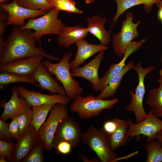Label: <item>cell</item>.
<instances>
[{
	"instance_id": "1",
	"label": "cell",
	"mask_w": 162,
	"mask_h": 162,
	"mask_svg": "<svg viewBox=\"0 0 162 162\" xmlns=\"http://www.w3.org/2000/svg\"><path fill=\"white\" fill-rule=\"evenodd\" d=\"M37 40L32 30L21 29L14 25L8 38L0 44V66L38 55L51 61L61 60L60 58L48 53L42 47L36 46Z\"/></svg>"
},
{
	"instance_id": "2",
	"label": "cell",
	"mask_w": 162,
	"mask_h": 162,
	"mask_svg": "<svg viewBox=\"0 0 162 162\" xmlns=\"http://www.w3.org/2000/svg\"><path fill=\"white\" fill-rule=\"evenodd\" d=\"M72 55L71 52L65 53L61 60L56 63L48 60L42 61L43 64L50 73L55 75L56 80L61 83L66 95L70 100L80 95L83 91L80 82L73 79L70 71V60Z\"/></svg>"
},
{
	"instance_id": "3",
	"label": "cell",
	"mask_w": 162,
	"mask_h": 162,
	"mask_svg": "<svg viewBox=\"0 0 162 162\" xmlns=\"http://www.w3.org/2000/svg\"><path fill=\"white\" fill-rule=\"evenodd\" d=\"M81 142L94 151L101 162L118 161L117 155L111 149L107 136L102 128L98 129L90 125L86 131L82 133Z\"/></svg>"
},
{
	"instance_id": "4",
	"label": "cell",
	"mask_w": 162,
	"mask_h": 162,
	"mask_svg": "<svg viewBox=\"0 0 162 162\" xmlns=\"http://www.w3.org/2000/svg\"><path fill=\"white\" fill-rule=\"evenodd\" d=\"M119 101L115 97L108 100L97 98L92 94L79 95L73 99L70 110L77 113L81 119L86 120L98 116L104 109L112 108Z\"/></svg>"
},
{
	"instance_id": "5",
	"label": "cell",
	"mask_w": 162,
	"mask_h": 162,
	"mask_svg": "<svg viewBox=\"0 0 162 162\" xmlns=\"http://www.w3.org/2000/svg\"><path fill=\"white\" fill-rule=\"evenodd\" d=\"M59 11L53 8L43 16L38 18H30L20 28L34 30V35L38 40L44 35H57L65 26L58 18Z\"/></svg>"
},
{
	"instance_id": "6",
	"label": "cell",
	"mask_w": 162,
	"mask_h": 162,
	"mask_svg": "<svg viewBox=\"0 0 162 162\" xmlns=\"http://www.w3.org/2000/svg\"><path fill=\"white\" fill-rule=\"evenodd\" d=\"M156 66H150L143 68L140 62L134 64L132 69L136 70L138 76V84L135 89V93L131 89L129 93L131 100L129 105L125 108L127 111L133 112L135 116L136 122L138 123L141 122L147 115L143 107L142 103L146 92L144 80L146 76L152 71Z\"/></svg>"
},
{
	"instance_id": "7",
	"label": "cell",
	"mask_w": 162,
	"mask_h": 162,
	"mask_svg": "<svg viewBox=\"0 0 162 162\" xmlns=\"http://www.w3.org/2000/svg\"><path fill=\"white\" fill-rule=\"evenodd\" d=\"M47 119L42 125L37 133L39 140L43 142L46 151L53 149V141L55 134L59 123L68 115L66 105L55 104L51 109Z\"/></svg>"
},
{
	"instance_id": "8",
	"label": "cell",
	"mask_w": 162,
	"mask_h": 162,
	"mask_svg": "<svg viewBox=\"0 0 162 162\" xmlns=\"http://www.w3.org/2000/svg\"><path fill=\"white\" fill-rule=\"evenodd\" d=\"M134 14L128 11L125 14V19L122 22L120 31L113 33L112 38V45L114 53L118 57L123 56L126 49L133 40L140 35L137 27L141 23L138 20L133 22Z\"/></svg>"
},
{
	"instance_id": "9",
	"label": "cell",
	"mask_w": 162,
	"mask_h": 162,
	"mask_svg": "<svg viewBox=\"0 0 162 162\" xmlns=\"http://www.w3.org/2000/svg\"><path fill=\"white\" fill-rule=\"evenodd\" d=\"M127 120L129 125L127 132L129 140L142 135L147 137L146 141L148 142L155 139L156 135L162 130V120L156 116L151 109L146 118L139 123L133 124L130 120Z\"/></svg>"
},
{
	"instance_id": "10",
	"label": "cell",
	"mask_w": 162,
	"mask_h": 162,
	"mask_svg": "<svg viewBox=\"0 0 162 162\" xmlns=\"http://www.w3.org/2000/svg\"><path fill=\"white\" fill-rule=\"evenodd\" d=\"M17 0L8 4H0V7L7 14V26L12 25L20 27L25 25V20L42 15L48 11L44 10H32L20 6Z\"/></svg>"
},
{
	"instance_id": "11",
	"label": "cell",
	"mask_w": 162,
	"mask_h": 162,
	"mask_svg": "<svg viewBox=\"0 0 162 162\" xmlns=\"http://www.w3.org/2000/svg\"><path fill=\"white\" fill-rule=\"evenodd\" d=\"M82 133L80 128L74 119L68 115L58 125L53 141V149L62 141L70 143L73 148L81 142Z\"/></svg>"
},
{
	"instance_id": "12",
	"label": "cell",
	"mask_w": 162,
	"mask_h": 162,
	"mask_svg": "<svg viewBox=\"0 0 162 162\" xmlns=\"http://www.w3.org/2000/svg\"><path fill=\"white\" fill-rule=\"evenodd\" d=\"M104 51L98 52L97 56L88 63L81 67L72 70L73 77H80L87 80L91 84L95 91H101L100 79L99 77L98 70L104 59Z\"/></svg>"
},
{
	"instance_id": "13",
	"label": "cell",
	"mask_w": 162,
	"mask_h": 162,
	"mask_svg": "<svg viewBox=\"0 0 162 162\" xmlns=\"http://www.w3.org/2000/svg\"><path fill=\"white\" fill-rule=\"evenodd\" d=\"M17 91L19 95L24 98L32 107L49 104H59L66 105L70 100L66 95L43 94L30 91L22 86L17 87Z\"/></svg>"
},
{
	"instance_id": "14",
	"label": "cell",
	"mask_w": 162,
	"mask_h": 162,
	"mask_svg": "<svg viewBox=\"0 0 162 162\" xmlns=\"http://www.w3.org/2000/svg\"><path fill=\"white\" fill-rule=\"evenodd\" d=\"M44 58L38 55L19 59L0 66V72L22 75H31L42 63Z\"/></svg>"
},
{
	"instance_id": "15",
	"label": "cell",
	"mask_w": 162,
	"mask_h": 162,
	"mask_svg": "<svg viewBox=\"0 0 162 162\" xmlns=\"http://www.w3.org/2000/svg\"><path fill=\"white\" fill-rule=\"evenodd\" d=\"M38 140L37 132L31 125L14 144L12 162H22Z\"/></svg>"
},
{
	"instance_id": "16",
	"label": "cell",
	"mask_w": 162,
	"mask_h": 162,
	"mask_svg": "<svg viewBox=\"0 0 162 162\" xmlns=\"http://www.w3.org/2000/svg\"><path fill=\"white\" fill-rule=\"evenodd\" d=\"M75 44L77 46L76 54L74 59L70 63V68L72 70L79 67L87 59L96 53L105 51L108 49L107 46L100 44H90L84 38Z\"/></svg>"
},
{
	"instance_id": "17",
	"label": "cell",
	"mask_w": 162,
	"mask_h": 162,
	"mask_svg": "<svg viewBox=\"0 0 162 162\" xmlns=\"http://www.w3.org/2000/svg\"><path fill=\"white\" fill-rule=\"evenodd\" d=\"M42 63L31 75L41 89L46 90L52 94L66 95L65 91L52 76Z\"/></svg>"
},
{
	"instance_id": "18",
	"label": "cell",
	"mask_w": 162,
	"mask_h": 162,
	"mask_svg": "<svg viewBox=\"0 0 162 162\" xmlns=\"http://www.w3.org/2000/svg\"><path fill=\"white\" fill-rule=\"evenodd\" d=\"M12 94L8 102L2 101L0 106L4 108L0 119L5 121L19 115L26 108L28 104L25 99L20 96L18 93L17 87L12 88Z\"/></svg>"
},
{
	"instance_id": "19",
	"label": "cell",
	"mask_w": 162,
	"mask_h": 162,
	"mask_svg": "<svg viewBox=\"0 0 162 162\" xmlns=\"http://www.w3.org/2000/svg\"><path fill=\"white\" fill-rule=\"evenodd\" d=\"M146 40V39H144L138 41H132L126 47L122 59L118 63L111 64L108 70L100 78V92L106 87L110 79L123 69L126 65L125 62L128 57L133 52L138 50Z\"/></svg>"
},
{
	"instance_id": "20",
	"label": "cell",
	"mask_w": 162,
	"mask_h": 162,
	"mask_svg": "<svg viewBox=\"0 0 162 162\" xmlns=\"http://www.w3.org/2000/svg\"><path fill=\"white\" fill-rule=\"evenodd\" d=\"M88 33L87 28L80 25L72 27L65 26L57 35V44L60 47L68 48L74 44L84 38Z\"/></svg>"
},
{
	"instance_id": "21",
	"label": "cell",
	"mask_w": 162,
	"mask_h": 162,
	"mask_svg": "<svg viewBox=\"0 0 162 162\" xmlns=\"http://www.w3.org/2000/svg\"><path fill=\"white\" fill-rule=\"evenodd\" d=\"M86 19L88 33L97 38L100 44L108 45L111 40V29L108 31L104 27L107 21L105 17H102L100 15H93L92 17H86Z\"/></svg>"
},
{
	"instance_id": "22",
	"label": "cell",
	"mask_w": 162,
	"mask_h": 162,
	"mask_svg": "<svg viewBox=\"0 0 162 162\" xmlns=\"http://www.w3.org/2000/svg\"><path fill=\"white\" fill-rule=\"evenodd\" d=\"M117 4V11L112 21L110 27L115 24L120 16L126 10L134 6L140 4L143 5V9L147 13L151 11L154 4H158L161 0H115Z\"/></svg>"
},
{
	"instance_id": "23",
	"label": "cell",
	"mask_w": 162,
	"mask_h": 162,
	"mask_svg": "<svg viewBox=\"0 0 162 162\" xmlns=\"http://www.w3.org/2000/svg\"><path fill=\"white\" fill-rule=\"evenodd\" d=\"M134 63L131 61L125 66L120 72L112 77L105 88L96 97L98 99H104L109 97H115L116 92L120 86L124 75L133 68Z\"/></svg>"
},
{
	"instance_id": "24",
	"label": "cell",
	"mask_w": 162,
	"mask_h": 162,
	"mask_svg": "<svg viewBox=\"0 0 162 162\" xmlns=\"http://www.w3.org/2000/svg\"><path fill=\"white\" fill-rule=\"evenodd\" d=\"M157 88L148 92L146 103L151 108L153 114L158 118H162V84Z\"/></svg>"
},
{
	"instance_id": "25",
	"label": "cell",
	"mask_w": 162,
	"mask_h": 162,
	"mask_svg": "<svg viewBox=\"0 0 162 162\" xmlns=\"http://www.w3.org/2000/svg\"><path fill=\"white\" fill-rule=\"evenodd\" d=\"M128 125L127 120L113 134L107 136L110 146L113 151L124 145L129 140L127 132Z\"/></svg>"
},
{
	"instance_id": "26",
	"label": "cell",
	"mask_w": 162,
	"mask_h": 162,
	"mask_svg": "<svg viewBox=\"0 0 162 162\" xmlns=\"http://www.w3.org/2000/svg\"><path fill=\"white\" fill-rule=\"evenodd\" d=\"M55 104H46L32 107V118L31 125L34 128L37 133L46 121L49 113Z\"/></svg>"
},
{
	"instance_id": "27",
	"label": "cell",
	"mask_w": 162,
	"mask_h": 162,
	"mask_svg": "<svg viewBox=\"0 0 162 162\" xmlns=\"http://www.w3.org/2000/svg\"><path fill=\"white\" fill-rule=\"evenodd\" d=\"M16 82H25L39 87L31 75H22L6 72L0 74V87L1 89L6 87L9 84Z\"/></svg>"
},
{
	"instance_id": "28",
	"label": "cell",
	"mask_w": 162,
	"mask_h": 162,
	"mask_svg": "<svg viewBox=\"0 0 162 162\" xmlns=\"http://www.w3.org/2000/svg\"><path fill=\"white\" fill-rule=\"evenodd\" d=\"M146 144L145 147L147 152L146 162L162 161V144L158 140H154Z\"/></svg>"
},
{
	"instance_id": "29",
	"label": "cell",
	"mask_w": 162,
	"mask_h": 162,
	"mask_svg": "<svg viewBox=\"0 0 162 162\" xmlns=\"http://www.w3.org/2000/svg\"><path fill=\"white\" fill-rule=\"evenodd\" d=\"M20 6L32 10L49 11L54 8L49 0H17Z\"/></svg>"
},
{
	"instance_id": "30",
	"label": "cell",
	"mask_w": 162,
	"mask_h": 162,
	"mask_svg": "<svg viewBox=\"0 0 162 162\" xmlns=\"http://www.w3.org/2000/svg\"><path fill=\"white\" fill-rule=\"evenodd\" d=\"M43 142L38 140L29 153L22 162H43L44 161Z\"/></svg>"
},
{
	"instance_id": "31",
	"label": "cell",
	"mask_w": 162,
	"mask_h": 162,
	"mask_svg": "<svg viewBox=\"0 0 162 162\" xmlns=\"http://www.w3.org/2000/svg\"><path fill=\"white\" fill-rule=\"evenodd\" d=\"M54 7L59 11H63L69 13L79 14L82 13L83 11L78 9L76 6V2L73 0L62 1L60 0H49Z\"/></svg>"
},
{
	"instance_id": "32",
	"label": "cell",
	"mask_w": 162,
	"mask_h": 162,
	"mask_svg": "<svg viewBox=\"0 0 162 162\" xmlns=\"http://www.w3.org/2000/svg\"><path fill=\"white\" fill-rule=\"evenodd\" d=\"M31 107L28 105L25 110L18 115V120L19 127L20 136L22 135L31 126L32 118V112Z\"/></svg>"
},
{
	"instance_id": "33",
	"label": "cell",
	"mask_w": 162,
	"mask_h": 162,
	"mask_svg": "<svg viewBox=\"0 0 162 162\" xmlns=\"http://www.w3.org/2000/svg\"><path fill=\"white\" fill-rule=\"evenodd\" d=\"M14 144L11 142L0 140V156L5 157L12 162Z\"/></svg>"
},
{
	"instance_id": "34",
	"label": "cell",
	"mask_w": 162,
	"mask_h": 162,
	"mask_svg": "<svg viewBox=\"0 0 162 162\" xmlns=\"http://www.w3.org/2000/svg\"><path fill=\"white\" fill-rule=\"evenodd\" d=\"M126 121L117 118L106 121L102 128L106 134L109 136L113 134L118 128L123 125Z\"/></svg>"
},
{
	"instance_id": "35",
	"label": "cell",
	"mask_w": 162,
	"mask_h": 162,
	"mask_svg": "<svg viewBox=\"0 0 162 162\" xmlns=\"http://www.w3.org/2000/svg\"><path fill=\"white\" fill-rule=\"evenodd\" d=\"M18 116L12 117L11 121L8 124V128L10 133L14 139L17 140L20 136L19 127L18 122Z\"/></svg>"
},
{
	"instance_id": "36",
	"label": "cell",
	"mask_w": 162,
	"mask_h": 162,
	"mask_svg": "<svg viewBox=\"0 0 162 162\" xmlns=\"http://www.w3.org/2000/svg\"><path fill=\"white\" fill-rule=\"evenodd\" d=\"M73 147L69 142L66 141H62L58 142L54 148L57 154L66 155L71 152Z\"/></svg>"
},
{
	"instance_id": "37",
	"label": "cell",
	"mask_w": 162,
	"mask_h": 162,
	"mask_svg": "<svg viewBox=\"0 0 162 162\" xmlns=\"http://www.w3.org/2000/svg\"><path fill=\"white\" fill-rule=\"evenodd\" d=\"M13 139L9 131L8 124L0 119V140L11 142Z\"/></svg>"
},
{
	"instance_id": "38",
	"label": "cell",
	"mask_w": 162,
	"mask_h": 162,
	"mask_svg": "<svg viewBox=\"0 0 162 162\" xmlns=\"http://www.w3.org/2000/svg\"><path fill=\"white\" fill-rule=\"evenodd\" d=\"M6 12L2 11H0V42L4 41L3 37V35L7 25V19L8 16L6 15Z\"/></svg>"
},
{
	"instance_id": "39",
	"label": "cell",
	"mask_w": 162,
	"mask_h": 162,
	"mask_svg": "<svg viewBox=\"0 0 162 162\" xmlns=\"http://www.w3.org/2000/svg\"><path fill=\"white\" fill-rule=\"evenodd\" d=\"M155 139L158 140L162 144V130H161L156 135Z\"/></svg>"
},
{
	"instance_id": "40",
	"label": "cell",
	"mask_w": 162,
	"mask_h": 162,
	"mask_svg": "<svg viewBox=\"0 0 162 162\" xmlns=\"http://www.w3.org/2000/svg\"><path fill=\"white\" fill-rule=\"evenodd\" d=\"M158 16L159 20L162 22V6L158 7Z\"/></svg>"
},
{
	"instance_id": "41",
	"label": "cell",
	"mask_w": 162,
	"mask_h": 162,
	"mask_svg": "<svg viewBox=\"0 0 162 162\" xmlns=\"http://www.w3.org/2000/svg\"><path fill=\"white\" fill-rule=\"evenodd\" d=\"M162 64V59L161 60ZM160 78L158 80V82L159 84H162V66L161 69L159 73Z\"/></svg>"
},
{
	"instance_id": "42",
	"label": "cell",
	"mask_w": 162,
	"mask_h": 162,
	"mask_svg": "<svg viewBox=\"0 0 162 162\" xmlns=\"http://www.w3.org/2000/svg\"><path fill=\"white\" fill-rule=\"evenodd\" d=\"M6 158L4 156H0V162H8L9 161L7 160L6 159Z\"/></svg>"
},
{
	"instance_id": "43",
	"label": "cell",
	"mask_w": 162,
	"mask_h": 162,
	"mask_svg": "<svg viewBox=\"0 0 162 162\" xmlns=\"http://www.w3.org/2000/svg\"><path fill=\"white\" fill-rule=\"evenodd\" d=\"M86 3L89 4L94 2L95 0H85Z\"/></svg>"
},
{
	"instance_id": "44",
	"label": "cell",
	"mask_w": 162,
	"mask_h": 162,
	"mask_svg": "<svg viewBox=\"0 0 162 162\" xmlns=\"http://www.w3.org/2000/svg\"><path fill=\"white\" fill-rule=\"evenodd\" d=\"M9 0H0V4H4Z\"/></svg>"
},
{
	"instance_id": "45",
	"label": "cell",
	"mask_w": 162,
	"mask_h": 162,
	"mask_svg": "<svg viewBox=\"0 0 162 162\" xmlns=\"http://www.w3.org/2000/svg\"><path fill=\"white\" fill-rule=\"evenodd\" d=\"M158 7L162 6V0H161L160 2L157 4Z\"/></svg>"
},
{
	"instance_id": "46",
	"label": "cell",
	"mask_w": 162,
	"mask_h": 162,
	"mask_svg": "<svg viewBox=\"0 0 162 162\" xmlns=\"http://www.w3.org/2000/svg\"><path fill=\"white\" fill-rule=\"evenodd\" d=\"M60 0L62 1H68V0Z\"/></svg>"
},
{
	"instance_id": "47",
	"label": "cell",
	"mask_w": 162,
	"mask_h": 162,
	"mask_svg": "<svg viewBox=\"0 0 162 162\" xmlns=\"http://www.w3.org/2000/svg\"><path fill=\"white\" fill-rule=\"evenodd\" d=\"M162 59V56H161V60Z\"/></svg>"
}]
</instances>
